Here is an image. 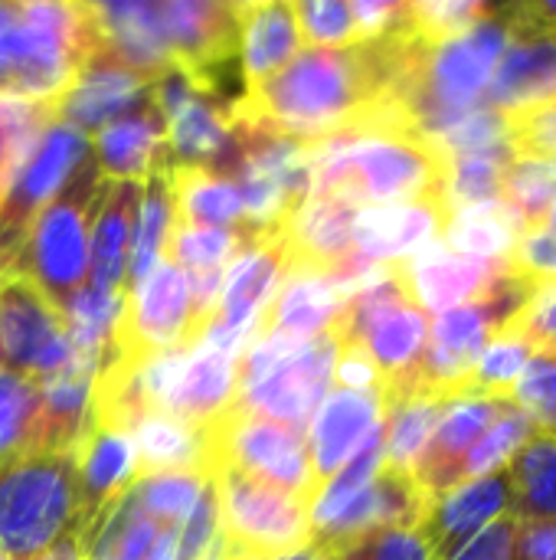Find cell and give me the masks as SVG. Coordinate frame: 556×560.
I'll return each mask as SVG.
<instances>
[{"label": "cell", "instance_id": "obj_53", "mask_svg": "<svg viewBox=\"0 0 556 560\" xmlns=\"http://www.w3.org/2000/svg\"><path fill=\"white\" fill-rule=\"evenodd\" d=\"M282 560H311V551H305V555H295V558H282Z\"/></svg>", "mask_w": 556, "mask_h": 560}, {"label": "cell", "instance_id": "obj_4", "mask_svg": "<svg viewBox=\"0 0 556 560\" xmlns=\"http://www.w3.org/2000/svg\"><path fill=\"white\" fill-rule=\"evenodd\" d=\"M220 495L226 560H282L311 551L305 495L282 492L233 469L210 472Z\"/></svg>", "mask_w": 556, "mask_h": 560}, {"label": "cell", "instance_id": "obj_44", "mask_svg": "<svg viewBox=\"0 0 556 560\" xmlns=\"http://www.w3.org/2000/svg\"><path fill=\"white\" fill-rule=\"evenodd\" d=\"M534 351H556V279H541L521 308V315L511 322Z\"/></svg>", "mask_w": 556, "mask_h": 560}, {"label": "cell", "instance_id": "obj_2", "mask_svg": "<svg viewBox=\"0 0 556 560\" xmlns=\"http://www.w3.org/2000/svg\"><path fill=\"white\" fill-rule=\"evenodd\" d=\"M108 180L98 174L92 154L72 171L56 200L36 217L26 233V243L7 276L26 279L39 295L62 312L66 302L88 279V253H92V223L102 207Z\"/></svg>", "mask_w": 556, "mask_h": 560}, {"label": "cell", "instance_id": "obj_22", "mask_svg": "<svg viewBox=\"0 0 556 560\" xmlns=\"http://www.w3.org/2000/svg\"><path fill=\"white\" fill-rule=\"evenodd\" d=\"M236 20H239V75L246 82V92H252L301 52V33L288 0L236 3Z\"/></svg>", "mask_w": 556, "mask_h": 560}, {"label": "cell", "instance_id": "obj_25", "mask_svg": "<svg viewBox=\"0 0 556 560\" xmlns=\"http://www.w3.org/2000/svg\"><path fill=\"white\" fill-rule=\"evenodd\" d=\"M344 292L328 276H288L272 299V305L259 315L252 338L265 335H292V338H315L334 328Z\"/></svg>", "mask_w": 556, "mask_h": 560}, {"label": "cell", "instance_id": "obj_33", "mask_svg": "<svg viewBox=\"0 0 556 560\" xmlns=\"http://www.w3.org/2000/svg\"><path fill=\"white\" fill-rule=\"evenodd\" d=\"M39 420V384L0 371V469L33 453Z\"/></svg>", "mask_w": 556, "mask_h": 560}, {"label": "cell", "instance_id": "obj_1", "mask_svg": "<svg viewBox=\"0 0 556 560\" xmlns=\"http://www.w3.org/2000/svg\"><path fill=\"white\" fill-rule=\"evenodd\" d=\"M311 194L344 197L360 210L416 197L446 200V158L419 131H341L318 138Z\"/></svg>", "mask_w": 556, "mask_h": 560}, {"label": "cell", "instance_id": "obj_28", "mask_svg": "<svg viewBox=\"0 0 556 560\" xmlns=\"http://www.w3.org/2000/svg\"><path fill=\"white\" fill-rule=\"evenodd\" d=\"M174 226V197H170V158H164L138 194L134 226H131V249H128V269H125V295L134 292L157 259L167 249V236Z\"/></svg>", "mask_w": 556, "mask_h": 560}, {"label": "cell", "instance_id": "obj_7", "mask_svg": "<svg viewBox=\"0 0 556 560\" xmlns=\"http://www.w3.org/2000/svg\"><path fill=\"white\" fill-rule=\"evenodd\" d=\"M193 345L190 282L174 262L164 259L134 292L125 295L108 351L121 364H141L147 358Z\"/></svg>", "mask_w": 556, "mask_h": 560}, {"label": "cell", "instance_id": "obj_20", "mask_svg": "<svg viewBox=\"0 0 556 560\" xmlns=\"http://www.w3.org/2000/svg\"><path fill=\"white\" fill-rule=\"evenodd\" d=\"M98 361L72 354L52 377L39 381V420L33 453H75L92 427V384Z\"/></svg>", "mask_w": 556, "mask_h": 560}, {"label": "cell", "instance_id": "obj_56", "mask_svg": "<svg viewBox=\"0 0 556 560\" xmlns=\"http://www.w3.org/2000/svg\"><path fill=\"white\" fill-rule=\"evenodd\" d=\"M0 361H3V358H0Z\"/></svg>", "mask_w": 556, "mask_h": 560}, {"label": "cell", "instance_id": "obj_55", "mask_svg": "<svg viewBox=\"0 0 556 560\" xmlns=\"http://www.w3.org/2000/svg\"><path fill=\"white\" fill-rule=\"evenodd\" d=\"M0 560H10V558H7V555H0Z\"/></svg>", "mask_w": 556, "mask_h": 560}, {"label": "cell", "instance_id": "obj_50", "mask_svg": "<svg viewBox=\"0 0 556 560\" xmlns=\"http://www.w3.org/2000/svg\"><path fill=\"white\" fill-rule=\"evenodd\" d=\"M29 148H33V144H29ZM29 148L10 141V138L0 131V200H3V194H7V187H10V180H13V174H16V167H20V161L26 158Z\"/></svg>", "mask_w": 556, "mask_h": 560}, {"label": "cell", "instance_id": "obj_14", "mask_svg": "<svg viewBox=\"0 0 556 560\" xmlns=\"http://www.w3.org/2000/svg\"><path fill=\"white\" fill-rule=\"evenodd\" d=\"M357 213L360 207L344 197L311 194L279 236L285 249V279L331 276L354 253Z\"/></svg>", "mask_w": 556, "mask_h": 560}, {"label": "cell", "instance_id": "obj_54", "mask_svg": "<svg viewBox=\"0 0 556 560\" xmlns=\"http://www.w3.org/2000/svg\"><path fill=\"white\" fill-rule=\"evenodd\" d=\"M311 560H324V558H318V555H311Z\"/></svg>", "mask_w": 556, "mask_h": 560}, {"label": "cell", "instance_id": "obj_26", "mask_svg": "<svg viewBox=\"0 0 556 560\" xmlns=\"http://www.w3.org/2000/svg\"><path fill=\"white\" fill-rule=\"evenodd\" d=\"M138 184H108L102 207L92 223V253H88V289L125 295V269L131 249V226L138 210Z\"/></svg>", "mask_w": 556, "mask_h": 560}, {"label": "cell", "instance_id": "obj_35", "mask_svg": "<svg viewBox=\"0 0 556 560\" xmlns=\"http://www.w3.org/2000/svg\"><path fill=\"white\" fill-rule=\"evenodd\" d=\"M125 295H111V292H95V289H79L66 308L59 312L66 322V335L69 345L79 354H88L95 361H102V354L108 351L111 338H115V325L121 315Z\"/></svg>", "mask_w": 556, "mask_h": 560}, {"label": "cell", "instance_id": "obj_46", "mask_svg": "<svg viewBox=\"0 0 556 560\" xmlns=\"http://www.w3.org/2000/svg\"><path fill=\"white\" fill-rule=\"evenodd\" d=\"M518 272L531 276L534 282L541 279H556V230L551 226H537V230H528L511 259H508Z\"/></svg>", "mask_w": 556, "mask_h": 560}, {"label": "cell", "instance_id": "obj_24", "mask_svg": "<svg viewBox=\"0 0 556 560\" xmlns=\"http://www.w3.org/2000/svg\"><path fill=\"white\" fill-rule=\"evenodd\" d=\"M164 158V118L151 98L92 135V161L108 184L141 187Z\"/></svg>", "mask_w": 556, "mask_h": 560}, {"label": "cell", "instance_id": "obj_3", "mask_svg": "<svg viewBox=\"0 0 556 560\" xmlns=\"http://www.w3.org/2000/svg\"><path fill=\"white\" fill-rule=\"evenodd\" d=\"M79 512L75 453H26L0 469V555L36 560Z\"/></svg>", "mask_w": 556, "mask_h": 560}, {"label": "cell", "instance_id": "obj_19", "mask_svg": "<svg viewBox=\"0 0 556 560\" xmlns=\"http://www.w3.org/2000/svg\"><path fill=\"white\" fill-rule=\"evenodd\" d=\"M508 262H482L452 253L442 240L403 262L410 295L426 315H442L485 295Z\"/></svg>", "mask_w": 556, "mask_h": 560}, {"label": "cell", "instance_id": "obj_34", "mask_svg": "<svg viewBox=\"0 0 556 560\" xmlns=\"http://www.w3.org/2000/svg\"><path fill=\"white\" fill-rule=\"evenodd\" d=\"M508 164H511L508 144L449 158L446 161V203H449V210L498 200Z\"/></svg>", "mask_w": 556, "mask_h": 560}, {"label": "cell", "instance_id": "obj_48", "mask_svg": "<svg viewBox=\"0 0 556 560\" xmlns=\"http://www.w3.org/2000/svg\"><path fill=\"white\" fill-rule=\"evenodd\" d=\"M351 13H354L360 43H370V39H380V36L403 26L406 3H397V0H357V3H351Z\"/></svg>", "mask_w": 556, "mask_h": 560}, {"label": "cell", "instance_id": "obj_47", "mask_svg": "<svg viewBox=\"0 0 556 560\" xmlns=\"http://www.w3.org/2000/svg\"><path fill=\"white\" fill-rule=\"evenodd\" d=\"M341 390H380V371L374 368L370 354L360 345L338 341V361H334V377Z\"/></svg>", "mask_w": 556, "mask_h": 560}, {"label": "cell", "instance_id": "obj_10", "mask_svg": "<svg viewBox=\"0 0 556 560\" xmlns=\"http://www.w3.org/2000/svg\"><path fill=\"white\" fill-rule=\"evenodd\" d=\"M62 315L20 276H0V358L13 374L46 381L72 361Z\"/></svg>", "mask_w": 556, "mask_h": 560}, {"label": "cell", "instance_id": "obj_18", "mask_svg": "<svg viewBox=\"0 0 556 560\" xmlns=\"http://www.w3.org/2000/svg\"><path fill=\"white\" fill-rule=\"evenodd\" d=\"M505 404L514 400H482V397H469V400H456L446 407V413L439 417L416 469L413 479L416 486L426 492V499H439L449 489L462 486V466L465 456L472 453V446L482 440V433L495 423V417L501 413Z\"/></svg>", "mask_w": 556, "mask_h": 560}, {"label": "cell", "instance_id": "obj_42", "mask_svg": "<svg viewBox=\"0 0 556 560\" xmlns=\"http://www.w3.org/2000/svg\"><path fill=\"white\" fill-rule=\"evenodd\" d=\"M537 430L556 433V351H534L514 397Z\"/></svg>", "mask_w": 556, "mask_h": 560}, {"label": "cell", "instance_id": "obj_6", "mask_svg": "<svg viewBox=\"0 0 556 560\" xmlns=\"http://www.w3.org/2000/svg\"><path fill=\"white\" fill-rule=\"evenodd\" d=\"M88 154L92 138L56 118L39 131L0 200V276L13 269L29 226L56 200V194Z\"/></svg>", "mask_w": 556, "mask_h": 560}, {"label": "cell", "instance_id": "obj_32", "mask_svg": "<svg viewBox=\"0 0 556 560\" xmlns=\"http://www.w3.org/2000/svg\"><path fill=\"white\" fill-rule=\"evenodd\" d=\"M534 358V345L514 328L505 325L501 331H495L485 345V351L475 361L472 371V397L482 400H511L528 364Z\"/></svg>", "mask_w": 556, "mask_h": 560}, {"label": "cell", "instance_id": "obj_9", "mask_svg": "<svg viewBox=\"0 0 556 560\" xmlns=\"http://www.w3.org/2000/svg\"><path fill=\"white\" fill-rule=\"evenodd\" d=\"M334 361H338V335L331 328V331L305 341L292 358H285L256 387L239 390L229 407L262 417V420H272V423H282V427H292L308 436V423L331 390Z\"/></svg>", "mask_w": 556, "mask_h": 560}, {"label": "cell", "instance_id": "obj_52", "mask_svg": "<svg viewBox=\"0 0 556 560\" xmlns=\"http://www.w3.org/2000/svg\"><path fill=\"white\" fill-rule=\"evenodd\" d=\"M544 226L556 230V197H554V203H551V210H547V220H544Z\"/></svg>", "mask_w": 556, "mask_h": 560}, {"label": "cell", "instance_id": "obj_29", "mask_svg": "<svg viewBox=\"0 0 556 560\" xmlns=\"http://www.w3.org/2000/svg\"><path fill=\"white\" fill-rule=\"evenodd\" d=\"M505 472L514 522H556V433L534 430Z\"/></svg>", "mask_w": 556, "mask_h": 560}, {"label": "cell", "instance_id": "obj_17", "mask_svg": "<svg viewBox=\"0 0 556 560\" xmlns=\"http://www.w3.org/2000/svg\"><path fill=\"white\" fill-rule=\"evenodd\" d=\"M134 482H138L134 436L121 430H108V427H88V433L82 436L75 450L79 538L88 535Z\"/></svg>", "mask_w": 556, "mask_h": 560}, {"label": "cell", "instance_id": "obj_43", "mask_svg": "<svg viewBox=\"0 0 556 560\" xmlns=\"http://www.w3.org/2000/svg\"><path fill=\"white\" fill-rule=\"evenodd\" d=\"M505 138L511 158L556 164V105L505 118Z\"/></svg>", "mask_w": 556, "mask_h": 560}, {"label": "cell", "instance_id": "obj_23", "mask_svg": "<svg viewBox=\"0 0 556 560\" xmlns=\"http://www.w3.org/2000/svg\"><path fill=\"white\" fill-rule=\"evenodd\" d=\"M236 361L239 354L200 338L187 351L161 413L177 417L180 423L197 430L216 420L236 397Z\"/></svg>", "mask_w": 556, "mask_h": 560}, {"label": "cell", "instance_id": "obj_8", "mask_svg": "<svg viewBox=\"0 0 556 560\" xmlns=\"http://www.w3.org/2000/svg\"><path fill=\"white\" fill-rule=\"evenodd\" d=\"M174 69L197 89L223 98L226 66L239 56L236 3L226 0H157Z\"/></svg>", "mask_w": 556, "mask_h": 560}, {"label": "cell", "instance_id": "obj_49", "mask_svg": "<svg viewBox=\"0 0 556 560\" xmlns=\"http://www.w3.org/2000/svg\"><path fill=\"white\" fill-rule=\"evenodd\" d=\"M514 560H556V522H518Z\"/></svg>", "mask_w": 556, "mask_h": 560}, {"label": "cell", "instance_id": "obj_15", "mask_svg": "<svg viewBox=\"0 0 556 560\" xmlns=\"http://www.w3.org/2000/svg\"><path fill=\"white\" fill-rule=\"evenodd\" d=\"M511 518V482L508 472L462 482L446 495L433 499L423 522L419 538L436 560H452L469 541H475L495 522Z\"/></svg>", "mask_w": 556, "mask_h": 560}, {"label": "cell", "instance_id": "obj_27", "mask_svg": "<svg viewBox=\"0 0 556 560\" xmlns=\"http://www.w3.org/2000/svg\"><path fill=\"white\" fill-rule=\"evenodd\" d=\"M170 197H174L177 226L242 230L246 210H242L239 187L210 167L170 164Z\"/></svg>", "mask_w": 556, "mask_h": 560}, {"label": "cell", "instance_id": "obj_40", "mask_svg": "<svg viewBox=\"0 0 556 560\" xmlns=\"http://www.w3.org/2000/svg\"><path fill=\"white\" fill-rule=\"evenodd\" d=\"M246 233L242 230H197V226H170L167 236V262H174L180 272H213L229 269L236 253L242 249Z\"/></svg>", "mask_w": 556, "mask_h": 560}, {"label": "cell", "instance_id": "obj_5", "mask_svg": "<svg viewBox=\"0 0 556 560\" xmlns=\"http://www.w3.org/2000/svg\"><path fill=\"white\" fill-rule=\"evenodd\" d=\"M200 443L206 476L216 469H233L282 492L305 495V502L311 499V463L305 433L226 407L216 420L200 427Z\"/></svg>", "mask_w": 556, "mask_h": 560}, {"label": "cell", "instance_id": "obj_13", "mask_svg": "<svg viewBox=\"0 0 556 560\" xmlns=\"http://www.w3.org/2000/svg\"><path fill=\"white\" fill-rule=\"evenodd\" d=\"M452 210L439 197L364 207L354 220V253L374 266H397L439 243Z\"/></svg>", "mask_w": 556, "mask_h": 560}, {"label": "cell", "instance_id": "obj_31", "mask_svg": "<svg viewBox=\"0 0 556 560\" xmlns=\"http://www.w3.org/2000/svg\"><path fill=\"white\" fill-rule=\"evenodd\" d=\"M131 436L138 450V479L164 472H203V443L197 427H187L167 413H147Z\"/></svg>", "mask_w": 556, "mask_h": 560}, {"label": "cell", "instance_id": "obj_45", "mask_svg": "<svg viewBox=\"0 0 556 560\" xmlns=\"http://www.w3.org/2000/svg\"><path fill=\"white\" fill-rule=\"evenodd\" d=\"M341 560H436L416 528H383L367 535Z\"/></svg>", "mask_w": 556, "mask_h": 560}, {"label": "cell", "instance_id": "obj_30", "mask_svg": "<svg viewBox=\"0 0 556 560\" xmlns=\"http://www.w3.org/2000/svg\"><path fill=\"white\" fill-rule=\"evenodd\" d=\"M521 236H524V230L514 220V213L501 200H492V203L452 210L442 243L465 259L508 262Z\"/></svg>", "mask_w": 556, "mask_h": 560}, {"label": "cell", "instance_id": "obj_39", "mask_svg": "<svg viewBox=\"0 0 556 560\" xmlns=\"http://www.w3.org/2000/svg\"><path fill=\"white\" fill-rule=\"evenodd\" d=\"M210 476L203 472H164V476H147L131 486V495L138 499L141 512L154 518L161 528H184L190 518L197 499L203 495Z\"/></svg>", "mask_w": 556, "mask_h": 560}, {"label": "cell", "instance_id": "obj_51", "mask_svg": "<svg viewBox=\"0 0 556 560\" xmlns=\"http://www.w3.org/2000/svg\"><path fill=\"white\" fill-rule=\"evenodd\" d=\"M36 560H82V538H79V528L72 525L49 551H43Z\"/></svg>", "mask_w": 556, "mask_h": 560}, {"label": "cell", "instance_id": "obj_16", "mask_svg": "<svg viewBox=\"0 0 556 560\" xmlns=\"http://www.w3.org/2000/svg\"><path fill=\"white\" fill-rule=\"evenodd\" d=\"M383 423L380 390H328L318 413L308 423V463L311 495L341 472V466L364 446V440ZM311 502V499H308Z\"/></svg>", "mask_w": 556, "mask_h": 560}, {"label": "cell", "instance_id": "obj_12", "mask_svg": "<svg viewBox=\"0 0 556 560\" xmlns=\"http://www.w3.org/2000/svg\"><path fill=\"white\" fill-rule=\"evenodd\" d=\"M151 89H154V82L147 75L128 69L105 46H98L85 59L75 82L52 102V118L92 138L105 125L118 121L121 115H128L141 102H147Z\"/></svg>", "mask_w": 556, "mask_h": 560}, {"label": "cell", "instance_id": "obj_37", "mask_svg": "<svg viewBox=\"0 0 556 560\" xmlns=\"http://www.w3.org/2000/svg\"><path fill=\"white\" fill-rule=\"evenodd\" d=\"M556 197V164L511 158L501 180V203L514 213L521 230H537L547 220V210Z\"/></svg>", "mask_w": 556, "mask_h": 560}, {"label": "cell", "instance_id": "obj_38", "mask_svg": "<svg viewBox=\"0 0 556 560\" xmlns=\"http://www.w3.org/2000/svg\"><path fill=\"white\" fill-rule=\"evenodd\" d=\"M501 3H482V0H416L406 3V33L416 36L426 46H439L452 36L469 33L482 20L495 16Z\"/></svg>", "mask_w": 556, "mask_h": 560}, {"label": "cell", "instance_id": "obj_36", "mask_svg": "<svg viewBox=\"0 0 556 560\" xmlns=\"http://www.w3.org/2000/svg\"><path fill=\"white\" fill-rule=\"evenodd\" d=\"M534 430H537L534 420L518 404H505L501 413L495 417V423L482 433V440L465 456L462 482H475V479H488V476L505 472L511 466V459L521 453V446L531 440Z\"/></svg>", "mask_w": 556, "mask_h": 560}, {"label": "cell", "instance_id": "obj_11", "mask_svg": "<svg viewBox=\"0 0 556 560\" xmlns=\"http://www.w3.org/2000/svg\"><path fill=\"white\" fill-rule=\"evenodd\" d=\"M511 39L485 92V108L501 118L556 105V30L528 16L524 3H508Z\"/></svg>", "mask_w": 556, "mask_h": 560}, {"label": "cell", "instance_id": "obj_41", "mask_svg": "<svg viewBox=\"0 0 556 560\" xmlns=\"http://www.w3.org/2000/svg\"><path fill=\"white\" fill-rule=\"evenodd\" d=\"M292 10L308 49H347L360 43L347 0H295Z\"/></svg>", "mask_w": 556, "mask_h": 560}, {"label": "cell", "instance_id": "obj_21", "mask_svg": "<svg viewBox=\"0 0 556 560\" xmlns=\"http://www.w3.org/2000/svg\"><path fill=\"white\" fill-rule=\"evenodd\" d=\"M88 7L102 46L128 69L147 75L151 82L174 69L157 0H108Z\"/></svg>", "mask_w": 556, "mask_h": 560}]
</instances>
